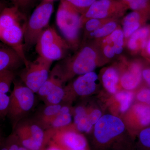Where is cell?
I'll return each mask as SVG.
<instances>
[{"label":"cell","mask_w":150,"mask_h":150,"mask_svg":"<svg viewBox=\"0 0 150 150\" xmlns=\"http://www.w3.org/2000/svg\"><path fill=\"white\" fill-rule=\"evenodd\" d=\"M98 62V55L94 46L86 45L74 56L65 58L54 69L65 83L76 75L81 76L93 71Z\"/></svg>","instance_id":"1"},{"label":"cell","mask_w":150,"mask_h":150,"mask_svg":"<svg viewBox=\"0 0 150 150\" xmlns=\"http://www.w3.org/2000/svg\"><path fill=\"white\" fill-rule=\"evenodd\" d=\"M81 14L66 0H61L56 14V24L71 49H76L82 26Z\"/></svg>","instance_id":"2"},{"label":"cell","mask_w":150,"mask_h":150,"mask_svg":"<svg viewBox=\"0 0 150 150\" xmlns=\"http://www.w3.org/2000/svg\"><path fill=\"white\" fill-rule=\"evenodd\" d=\"M53 11L54 3L51 0H43L33 11L25 31V49L28 50L36 45L40 34L48 27Z\"/></svg>","instance_id":"3"},{"label":"cell","mask_w":150,"mask_h":150,"mask_svg":"<svg viewBox=\"0 0 150 150\" xmlns=\"http://www.w3.org/2000/svg\"><path fill=\"white\" fill-rule=\"evenodd\" d=\"M69 49L66 40L51 27L43 30L35 45V50L39 56L52 62L64 59Z\"/></svg>","instance_id":"4"},{"label":"cell","mask_w":150,"mask_h":150,"mask_svg":"<svg viewBox=\"0 0 150 150\" xmlns=\"http://www.w3.org/2000/svg\"><path fill=\"white\" fill-rule=\"evenodd\" d=\"M13 83L7 116L13 121L15 128L19 121L32 108L35 96L34 93L23 83L14 80Z\"/></svg>","instance_id":"5"},{"label":"cell","mask_w":150,"mask_h":150,"mask_svg":"<svg viewBox=\"0 0 150 150\" xmlns=\"http://www.w3.org/2000/svg\"><path fill=\"white\" fill-rule=\"evenodd\" d=\"M52 63L40 56L29 62L20 74L21 81L34 93H37L49 77Z\"/></svg>","instance_id":"6"},{"label":"cell","mask_w":150,"mask_h":150,"mask_svg":"<svg viewBox=\"0 0 150 150\" xmlns=\"http://www.w3.org/2000/svg\"><path fill=\"white\" fill-rule=\"evenodd\" d=\"M124 129V123L120 118L112 115H103L95 125V139L100 146L109 144Z\"/></svg>","instance_id":"7"},{"label":"cell","mask_w":150,"mask_h":150,"mask_svg":"<svg viewBox=\"0 0 150 150\" xmlns=\"http://www.w3.org/2000/svg\"><path fill=\"white\" fill-rule=\"evenodd\" d=\"M127 7L119 0H96L81 15L82 25L91 18L105 20L123 14Z\"/></svg>","instance_id":"8"},{"label":"cell","mask_w":150,"mask_h":150,"mask_svg":"<svg viewBox=\"0 0 150 150\" xmlns=\"http://www.w3.org/2000/svg\"><path fill=\"white\" fill-rule=\"evenodd\" d=\"M15 128V137L21 146L28 150H41L45 134L38 124L25 122L18 124Z\"/></svg>","instance_id":"9"},{"label":"cell","mask_w":150,"mask_h":150,"mask_svg":"<svg viewBox=\"0 0 150 150\" xmlns=\"http://www.w3.org/2000/svg\"><path fill=\"white\" fill-rule=\"evenodd\" d=\"M69 125L59 128L51 129L48 133L50 138L62 150H88L85 137L82 134L73 131Z\"/></svg>","instance_id":"10"},{"label":"cell","mask_w":150,"mask_h":150,"mask_svg":"<svg viewBox=\"0 0 150 150\" xmlns=\"http://www.w3.org/2000/svg\"><path fill=\"white\" fill-rule=\"evenodd\" d=\"M26 25H13L0 30L1 41L16 51L23 59L25 66H27L29 62L25 57L23 43Z\"/></svg>","instance_id":"11"},{"label":"cell","mask_w":150,"mask_h":150,"mask_svg":"<svg viewBox=\"0 0 150 150\" xmlns=\"http://www.w3.org/2000/svg\"><path fill=\"white\" fill-rule=\"evenodd\" d=\"M98 76L93 71L81 75L72 83L64 87L65 96L63 101L67 102L73 93L80 96H86L93 93L96 88Z\"/></svg>","instance_id":"12"},{"label":"cell","mask_w":150,"mask_h":150,"mask_svg":"<svg viewBox=\"0 0 150 150\" xmlns=\"http://www.w3.org/2000/svg\"><path fill=\"white\" fill-rule=\"evenodd\" d=\"M25 65L21 56L12 48L4 43H1L0 48V71H13Z\"/></svg>","instance_id":"13"},{"label":"cell","mask_w":150,"mask_h":150,"mask_svg":"<svg viewBox=\"0 0 150 150\" xmlns=\"http://www.w3.org/2000/svg\"><path fill=\"white\" fill-rule=\"evenodd\" d=\"M27 19L20 9L13 6L3 9L0 15V30L15 24L26 25Z\"/></svg>","instance_id":"14"},{"label":"cell","mask_w":150,"mask_h":150,"mask_svg":"<svg viewBox=\"0 0 150 150\" xmlns=\"http://www.w3.org/2000/svg\"><path fill=\"white\" fill-rule=\"evenodd\" d=\"M150 14L138 11H133L127 15L123 19V32L124 36L130 37L139 29L141 23L144 21Z\"/></svg>","instance_id":"15"},{"label":"cell","mask_w":150,"mask_h":150,"mask_svg":"<svg viewBox=\"0 0 150 150\" xmlns=\"http://www.w3.org/2000/svg\"><path fill=\"white\" fill-rule=\"evenodd\" d=\"M142 71L140 65L133 64L129 71L121 77V85L127 90H132L137 87L142 81Z\"/></svg>","instance_id":"16"},{"label":"cell","mask_w":150,"mask_h":150,"mask_svg":"<svg viewBox=\"0 0 150 150\" xmlns=\"http://www.w3.org/2000/svg\"><path fill=\"white\" fill-rule=\"evenodd\" d=\"M150 35V26L141 28L131 35L128 42V47L132 51L137 50L139 47L138 43L139 42L140 43L141 47L144 49Z\"/></svg>","instance_id":"17"},{"label":"cell","mask_w":150,"mask_h":150,"mask_svg":"<svg viewBox=\"0 0 150 150\" xmlns=\"http://www.w3.org/2000/svg\"><path fill=\"white\" fill-rule=\"evenodd\" d=\"M74 121L79 131L88 133L91 131L93 125L89 119L86 110L83 107L79 106L75 109Z\"/></svg>","instance_id":"18"},{"label":"cell","mask_w":150,"mask_h":150,"mask_svg":"<svg viewBox=\"0 0 150 150\" xmlns=\"http://www.w3.org/2000/svg\"><path fill=\"white\" fill-rule=\"evenodd\" d=\"M72 121V115L69 106H62L60 111L51 121V129H59L69 126Z\"/></svg>","instance_id":"19"},{"label":"cell","mask_w":150,"mask_h":150,"mask_svg":"<svg viewBox=\"0 0 150 150\" xmlns=\"http://www.w3.org/2000/svg\"><path fill=\"white\" fill-rule=\"evenodd\" d=\"M119 77L117 71L113 68H109L105 70L102 76L103 85L108 91L115 93Z\"/></svg>","instance_id":"20"},{"label":"cell","mask_w":150,"mask_h":150,"mask_svg":"<svg viewBox=\"0 0 150 150\" xmlns=\"http://www.w3.org/2000/svg\"><path fill=\"white\" fill-rule=\"evenodd\" d=\"M124 33L120 29L115 30L112 33L108 35L104 40L105 44L108 43L112 46L115 54H119L123 51Z\"/></svg>","instance_id":"21"},{"label":"cell","mask_w":150,"mask_h":150,"mask_svg":"<svg viewBox=\"0 0 150 150\" xmlns=\"http://www.w3.org/2000/svg\"><path fill=\"white\" fill-rule=\"evenodd\" d=\"M134 110L140 126L147 127L150 125V106L144 103L135 105Z\"/></svg>","instance_id":"22"},{"label":"cell","mask_w":150,"mask_h":150,"mask_svg":"<svg viewBox=\"0 0 150 150\" xmlns=\"http://www.w3.org/2000/svg\"><path fill=\"white\" fill-rule=\"evenodd\" d=\"M62 107V105L60 104L47 105L40 117V122L42 125L45 127H49L51 121L59 113Z\"/></svg>","instance_id":"23"},{"label":"cell","mask_w":150,"mask_h":150,"mask_svg":"<svg viewBox=\"0 0 150 150\" xmlns=\"http://www.w3.org/2000/svg\"><path fill=\"white\" fill-rule=\"evenodd\" d=\"M16 77L15 71L9 70L0 71V93L7 94Z\"/></svg>","instance_id":"24"},{"label":"cell","mask_w":150,"mask_h":150,"mask_svg":"<svg viewBox=\"0 0 150 150\" xmlns=\"http://www.w3.org/2000/svg\"><path fill=\"white\" fill-rule=\"evenodd\" d=\"M127 8L150 14V0H119Z\"/></svg>","instance_id":"25"},{"label":"cell","mask_w":150,"mask_h":150,"mask_svg":"<svg viewBox=\"0 0 150 150\" xmlns=\"http://www.w3.org/2000/svg\"><path fill=\"white\" fill-rule=\"evenodd\" d=\"M64 84L61 83L56 87L46 96L44 99L48 105L59 104L63 101L65 96Z\"/></svg>","instance_id":"26"},{"label":"cell","mask_w":150,"mask_h":150,"mask_svg":"<svg viewBox=\"0 0 150 150\" xmlns=\"http://www.w3.org/2000/svg\"><path fill=\"white\" fill-rule=\"evenodd\" d=\"M117 24L115 22L109 21L93 32L90 33V36L94 38H100L108 36L115 30Z\"/></svg>","instance_id":"27"},{"label":"cell","mask_w":150,"mask_h":150,"mask_svg":"<svg viewBox=\"0 0 150 150\" xmlns=\"http://www.w3.org/2000/svg\"><path fill=\"white\" fill-rule=\"evenodd\" d=\"M115 98L120 103V110L124 112L129 108L133 98V93L131 92L121 91L115 95Z\"/></svg>","instance_id":"28"},{"label":"cell","mask_w":150,"mask_h":150,"mask_svg":"<svg viewBox=\"0 0 150 150\" xmlns=\"http://www.w3.org/2000/svg\"><path fill=\"white\" fill-rule=\"evenodd\" d=\"M81 14H83L96 0H66Z\"/></svg>","instance_id":"29"},{"label":"cell","mask_w":150,"mask_h":150,"mask_svg":"<svg viewBox=\"0 0 150 150\" xmlns=\"http://www.w3.org/2000/svg\"><path fill=\"white\" fill-rule=\"evenodd\" d=\"M10 97L7 94L0 93V115L4 118L8 115Z\"/></svg>","instance_id":"30"},{"label":"cell","mask_w":150,"mask_h":150,"mask_svg":"<svg viewBox=\"0 0 150 150\" xmlns=\"http://www.w3.org/2000/svg\"><path fill=\"white\" fill-rule=\"evenodd\" d=\"M139 139L145 150H150V127L145 128L140 132Z\"/></svg>","instance_id":"31"},{"label":"cell","mask_w":150,"mask_h":150,"mask_svg":"<svg viewBox=\"0 0 150 150\" xmlns=\"http://www.w3.org/2000/svg\"><path fill=\"white\" fill-rule=\"evenodd\" d=\"M102 20H103L98 19L91 18L86 21L84 24L86 34L88 35L101 26Z\"/></svg>","instance_id":"32"},{"label":"cell","mask_w":150,"mask_h":150,"mask_svg":"<svg viewBox=\"0 0 150 150\" xmlns=\"http://www.w3.org/2000/svg\"><path fill=\"white\" fill-rule=\"evenodd\" d=\"M137 98L142 103L150 106V88L142 89L137 94Z\"/></svg>","instance_id":"33"},{"label":"cell","mask_w":150,"mask_h":150,"mask_svg":"<svg viewBox=\"0 0 150 150\" xmlns=\"http://www.w3.org/2000/svg\"><path fill=\"white\" fill-rule=\"evenodd\" d=\"M13 5L21 10H24L31 6L33 0H10Z\"/></svg>","instance_id":"34"},{"label":"cell","mask_w":150,"mask_h":150,"mask_svg":"<svg viewBox=\"0 0 150 150\" xmlns=\"http://www.w3.org/2000/svg\"><path fill=\"white\" fill-rule=\"evenodd\" d=\"M89 119L92 125H94L101 118V111L98 109H94L89 112H87Z\"/></svg>","instance_id":"35"},{"label":"cell","mask_w":150,"mask_h":150,"mask_svg":"<svg viewBox=\"0 0 150 150\" xmlns=\"http://www.w3.org/2000/svg\"><path fill=\"white\" fill-rule=\"evenodd\" d=\"M103 53L105 56L108 58H112L115 54V51L112 46L107 44H105L103 48Z\"/></svg>","instance_id":"36"},{"label":"cell","mask_w":150,"mask_h":150,"mask_svg":"<svg viewBox=\"0 0 150 150\" xmlns=\"http://www.w3.org/2000/svg\"><path fill=\"white\" fill-rule=\"evenodd\" d=\"M142 76L150 86V68H146L142 71Z\"/></svg>","instance_id":"37"},{"label":"cell","mask_w":150,"mask_h":150,"mask_svg":"<svg viewBox=\"0 0 150 150\" xmlns=\"http://www.w3.org/2000/svg\"><path fill=\"white\" fill-rule=\"evenodd\" d=\"M144 49L145 57L150 62V35L148 38L146 46Z\"/></svg>","instance_id":"38"},{"label":"cell","mask_w":150,"mask_h":150,"mask_svg":"<svg viewBox=\"0 0 150 150\" xmlns=\"http://www.w3.org/2000/svg\"><path fill=\"white\" fill-rule=\"evenodd\" d=\"M44 150H62L58 145L53 141H50V145Z\"/></svg>","instance_id":"39"},{"label":"cell","mask_w":150,"mask_h":150,"mask_svg":"<svg viewBox=\"0 0 150 150\" xmlns=\"http://www.w3.org/2000/svg\"><path fill=\"white\" fill-rule=\"evenodd\" d=\"M20 146L17 144H12L8 148V150H18Z\"/></svg>","instance_id":"40"},{"label":"cell","mask_w":150,"mask_h":150,"mask_svg":"<svg viewBox=\"0 0 150 150\" xmlns=\"http://www.w3.org/2000/svg\"><path fill=\"white\" fill-rule=\"evenodd\" d=\"M18 150H28L27 149L23 146H20Z\"/></svg>","instance_id":"41"},{"label":"cell","mask_w":150,"mask_h":150,"mask_svg":"<svg viewBox=\"0 0 150 150\" xmlns=\"http://www.w3.org/2000/svg\"><path fill=\"white\" fill-rule=\"evenodd\" d=\"M1 150H8V148L4 147L2 148Z\"/></svg>","instance_id":"42"},{"label":"cell","mask_w":150,"mask_h":150,"mask_svg":"<svg viewBox=\"0 0 150 150\" xmlns=\"http://www.w3.org/2000/svg\"><path fill=\"white\" fill-rule=\"evenodd\" d=\"M51 1H54V0H51Z\"/></svg>","instance_id":"43"}]
</instances>
